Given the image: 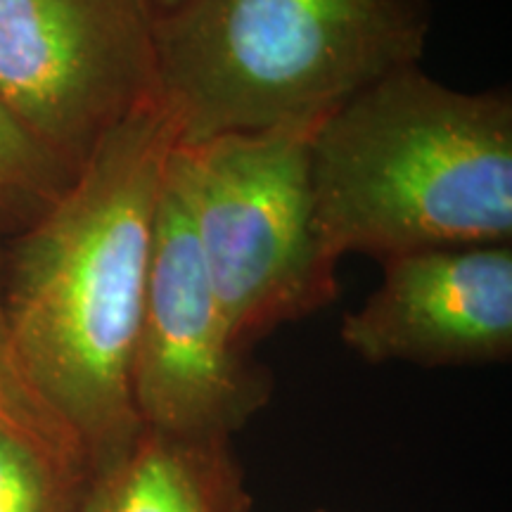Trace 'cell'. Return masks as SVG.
<instances>
[{"instance_id":"8","label":"cell","mask_w":512,"mask_h":512,"mask_svg":"<svg viewBox=\"0 0 512 512\" xmlns=\"http://www.w3.org/2000/svg\"><path fill=\"white\" fill-rule=\"evenodd\" d=\"M230 439L140 427L88 486L81 512H247Z\"/></svg>"},{"instance_id":"1","label":"cell","mask_w":512,"mask_h":512,"mask_svg":"<svg viewBox=\"0 0 512 512\" xmlns=\"http://www.w3.org/2000/svg\"><path fill=\"white\" fill-rule=\"evenodd\" d=\"M174 143L157 105L131 114L0 259L10 366L93 475L140 430L133 356Z\"/></svg>"},{"instance_id":"3","label":"cell","mask_w":512,"mask_h":512,"mask_svg":"<svg viewBox=\"0 0 512 512\" xmlns=\"http://www.w3.org/2000/svg\"><path fill=\"white\" fill-rule=\"evenodd\" d=\"M427 36L425 0H183L157 17V107L176 143L318 121Z\"/></svg>"},{"instance_id":"9","label":"cell","mask_w":512,"mask_h":512,"mask_svg":"<svg viewBox=\"0 0 512 512\" xmlns=\"http://www.w3.org/2000/svg\"><path fill=\"white\" fill-rule=\"evenodd\" d=\"M93 470L19 380L0 384V512H81Z\"/></svg>"},{"instance_id":"4","label":"cell","mask_w":512,"mask_h":512,"mask_svg":"<svg viewBox=\"0 0 512 512\" xmlns=\"http://www.w3.org/2000/svg\"><path fill=\"white\" fill-rule=\"evenodd\" d=\"M318 121L221 133L169 152L211 287L247 351L337 299V264L313 211L309 152Z\"/></svg>"},{"instance_id":"11","label":"cell","mask_w":512,"mask_h":512,"mask_svg":"<svg viewBox=\"0 0 512 512\" xmlns=\"http://www.w3.org/2000/svg\"><path fill=\"white\" fill-rule=\"evenodd\" d=\"M17 380L15 370L10 366L8 339H5V320H3V302H0V384Z\"/></svg>"},{"instance_id":"6","label":"cell","mask_w":512,"mask_h":512,"mask_svg":"<svg viewBox=\"0 0 512 512\" xmlns=\"http://www.w3.org/2000/svg\"><path fill=\"white\" fill-rule=\"evenodd\" d=\"M131 389L140 427L209 439L233 437L271 396V375L228 328L169 159Z\"/></svg>"},{"instance_id":"10","label":"cell","mask_w":512,"mask_h":512,"mask_svg":"<svg viewBox=\"0 0 512 512\" xmlns=\"http://www.w3.org/2000/svg\"><path fill=\"white\" fill-rule=\"evenodd\" d=\"M69 174L0 102V221L27 226L69 183Z\"/></svg>"},{"instance_id":"5","label":"cell","mask_w":512,"mask_h":512,"mask_svg":"<svg viewBox=\"0 0 512 512\" xmlns=\"http://www.w3.org/2000/svg\"><path fill=\"white\" fill-rule=\"evenodd\" d=\"M0 102L74 176L157 105L152 0H0Z\"/></svg>"},{"instance_id":"2","label":"cell","mask_w":512,"mask_h":512,"mask_svg":"<svg viewBox=\"0 0 512 512\" xmlns=\"http://www.w3.org/2000/svg\"><path fill=\"white\" fill-rule=\"evenodd\" d=\"M316 226L335 264L512 240V100L418 67L382 76L311 136Z\"/></svg>"},{"instance_id":"12","label":"cell","mask_w":512,"mask_h":512,"mask_svg":"<svg viewBox=\"0 0 512 512\" xmlns=\"http://www.w3.org/2000/svg\"><path fill=\"white\" fill-rule=\"evenodd\" d=\"M181 3H183V0H152V5H155L157 17H162V15H166V12L176 10Z\"/></svg>"},{"instance_id":"7","label":"cell","mask_w":512,"mask_h":512,"mask_svg":"<svg viewBox=\"0 0 512 512\" xmlns=\"http://www.w3.org/2000/svg\"><path fill=\"white\" fill-rule=\"evenodd\" d=\"M368 363L482 366L512 354V247L418 249L382 259V283L342 320Z\"/></svg>"}]
</instances>
